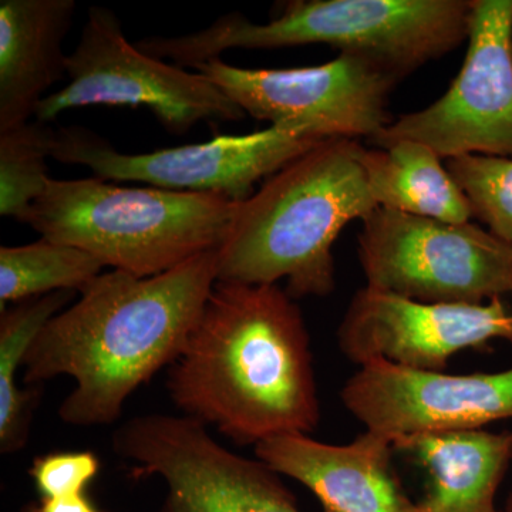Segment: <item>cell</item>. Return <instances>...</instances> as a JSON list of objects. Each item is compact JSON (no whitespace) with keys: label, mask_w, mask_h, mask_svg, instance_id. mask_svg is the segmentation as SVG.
Returning <instances> with one entry per match:
<instances>
[{"label":"cell","mask_w":512,"mask_h":512,"mask_svg":"<svg viewBox=\"0 0 512 512\" xmlns=\"http://www.w3.org/2000/svg\"><path fill=\"white\" fill-rule=\"evenodd\" d=\"M512 0H473L463 67L446 94L426 109L403 114L372 147L400 140L426 144L440 158H512Z\"/></svg>","instance_id":"obj_11"},{"label":"cell","mask_w":512,"mask_h":512,"mask_svg":"<svg viewBox=\"0 0 512 512\" xmlns=\"http://www.w3.org/2000/svg\"><path fill=\"white\" fill-rule=\"evenodd\" d=\"M192 69L271 127L349 140H367L392 123L389 96L400 83L379 64L346 53L298 69H242L221 57Z\"/></svg>","instance_id":"obj_9"},{"label":"cell","mask_w":512,"mask_h":512,"mask_svg":"<svg viewBox=\"0 0 512 512\" xmlns=\"http://www.w3.org/2000/svg\"><path fill=\"white\" fill-rule=\"evenodd\" d=\"M357 235L369 288L427 303L483 305L512 295V242L473 221L376 208Z\"/></svg>","instance_id":"obj_6"},{"label":"cell","mask_w":512,"mask_h":512,"mask_svg":"<svg viewBox=\"0 0 512 512\" xmlns=\"http://www.w3.org/2000/svg\"><path fill=\"white\" fill-rule=\"evenodd\" d=\"M336 339L359 366L386 362L443 372L461 350L494 339L512 342V305L505 298L483 305L427 303L365 286L350 299Z\"/></svg>","instance_id":"obj_12"},{"label":"cell","mask_w":512,"mask_h":512,"mask_svg":"<svg viewBox=\"0 0 512 512\" xmlns=\"http://www.w3.org/2000/svg\"><path fill=\"white\" fill-rule=\"evenodd\" d=\"M360 163L377 207L446 222L473 220L464 192L436 151L413 140L362 146Z\"/></svg>","instance_id":"obj_17"},{"label":"cell","mask_w":512,"mask_h":512,"mask_svg":"<svg viewBox=\"0 0 512 512\" xmlns=\"http://www.w3.org/2000/svg\"><path fill=\"white\" fill-rule=\"evenodd\" d=\"M146 107L168 133L184 136L198 123L241 121L247 114L204 74L148 55L130 43L111 9L93 6L67 57V83L47 94L35 120L49 124L82 107Z\"/></svg>","instance_id":"obj_7"},{"label":"cell","mask_w":512,"mask_h":512,"mask_svg":"<svg viewBox=\"0 0 512 512\" xmlns=\"http://www.w3.org/2000/svg\"><path fill=\"white\" fill-rule=\"evenodd\" d=\"M426 468L430 488L417 512L493 510L512 460V433L483 429L429 431L394 441Z\"/></svg>","instance_id":"obj_16"},{"label":"cell","mask_w":512,"mask_h":512,"mask_svg":"<svg viewBox=\"0 0 512 512\" xmlns=\"http://www.w3.org/2000/svg\"><path fill=\"white\" fill-rule=\"evenodd\" d=\"M485 512H498V511H497V510H495V508H493V510L485 511Z\"/></svg>","instance_id":"obj_26"},{"label":"cell","mask_w":512,"mask_h":512,"mask_svg":"<svg viewBox=\"0 0 512 512\" xmlns=\"http://www.w3.org/2000/svg\"><path fill=\"white\" fill-rule=\"evenodd\" d=\"M473 0H292L268 23L221 16L188 35L147 37L138 49L181 67L220 59L229 49L329 45L365 57L402 82L463 45Z\"/></svg>","instance_id":"obj_4"},{"label":"cell","mask_w":512,"mask_h":512,"mask_svg":"<svg viewBox=\"0 0 512 512\" xmlns=\"http://www.w3.org/2000/svg\"><path fill=\"white\" fill-rule=\"evenodd\" d=\"M99 471L100 458L93 451H59L36 457L29 474L40 497L60 498L86 494Z\"/></svg>","instance_id":"obj_22"},{"label":"cell","mask_w":512,"mask_h":512,"mask_svg":"<svg viewBox=\"0 0 512 512\" xmlns=\"http://www.w3.org/2000/svg\"><path fill=\"white\" fill-rule=\"evenodd\" d=\"M113 447L133 463L134 477L163 478L158 512H302L276 471L232 453L190 417H134L114 433Z\"/></svg>","instance_id":"obj_10"},{"label":"cell","mask_w":512,"mask_h":512,"mask_svg":"<svg viewBox=\"0 0 512 512\" xmlns=\"http://www.w3.org/2000/svg\"><path fill=\"white\" fill-rule=\"evenodd\" d=\"M328 140L301 130L271 127L245 136H217L205 143L151 153H120L109 141L82 127L60 128L52 158L82 165L104 181H133L148 187L215 194L244 202L255 185Z\"/></svg>","instance_id":"obj_8"},{"label":"cell","mask_w":512,"mask_h":512,"mask_svg":"<svg viewBox=\"0 0 512 512\" xmlns=\"http://www.w3.org/2000/svg\"><path fill=\"white\" fill-rule=\"evenodd\" d=\"M106 265L90 252L42 238L0 248V312L9 305L55 292L80 293Z\"/></svg>","instance_id":"obj_19"},{"label":"cell","mask_w":512,"mask_h":512,"mask_svg":"<svg viewBox=\"0 0 512 512\" xmlns=\"http://www.w3.org/2000/svg\"><path fill=\"white\" fill-rule=\"evenodd\" d=\"M37 512H104L90 501L86 494L60 498H42Z\"/></svg>","instance_id":"obj_23"},{"label":"cell","mask_w":512,"mask_h":512,"mask_svg":"<svg viewBox=\"0 0 512 512\" xmlns=\"http://www.w3.org/2000/svg\"><path fill=\"white\" fill-rule=\"evenodd\" d=\"M56 130L29 121L0 131V215L23 224L46 191L47 158H52Z\"/></svg>","instance_id":"obj_20"},{"label":"cell","mask_w":512,"mask_h":512,"mask_svg":"<svg viewBox=\"0 0 512 512\" xmlns=\"http://www.w3.org/2000/svg\"><path fill=\"white\" fill-rule=\"evenodd\" d=\"M74 0L0 2V131L35 119L46 92L67 79L64 37Z\"/></svg>","instance_id":"obj_15"},{"label":"cell","mask_w":512,"mask_h":512,"mask_svg":"<svg viewBox=\"0 0 512 512\" xmlns=\"http://www.w3.org/2000/svg\"><path fill=\"white\" fill-rule=\"evenodd\" d=\"M22 512H37V505L30 504L28 507L23 508Z\"/></svg>","instance_id":"obj_24"},{"label":"cell","mask_w":512,"mask_h":512,"mask_svg":"<svg viewBox=\"0 0 512 512\" xmlns=\"http://www.w3.org/2000/svg\"><path fill=\"white\" fill-rule=\"evenodd\" d=\"M217 266L212 251L148 278L117 269L97 276L40 330L23 382L72 377L60 419L77 427L114 423L128 397L183 352L217 284Z\"/></svg>","instance_id":"obj_2"},{"label":"cell","mask_w":512,"mask_h":512,"mask_svg":"<svg viewBox=\"0 0 512 512\" xmlns=\"http://www.w3.org/2000/svg\"><path fill=\"white\" fill-rule=\"evenodd\" d=\"M168 392L185 417L238 444L311 434L318 384L295 299L278 285L217 282L171 366Z\"/></svg>","instance_id":"obj_1"},{"label":"cell","mask_w":512,"mask_h":512,"mask_svg":"<svg viewBox=\"0 0 512 512\" xmlns=\"http://www.w3.org/2000/svg\"><path fill=\"white\" fill-rule=\"evenodd\" d=\"M393 443L366 430L335 446L309 434H284L256 444L258 460L311 490L323 512H417L393 466Z\"/></svg>","instance_id":"obj_14"},{"label":"cell","mask_w":512,"mask_h":512,"mask_svg":"<svg viewBox=\"0 0 512 512\" xmlns=\"http://www.w3.org/2000/svg\"><path fill=\"white\" fill-rule=\"evenodd\" d=\"M446 167L491 234L512 242V158L470 154L448 158Z\"/></svg>","instance_id":"obj_21"},{"label":"cell","mask_w":512,"mask_h":512,"mask_svg":"<svg viewBox=\"0 0 512 512\" xmlns=\"http://www.w3.org/2000/svg\"><path fill=\"white\" fill-rule=\"evenodd\" d=\"M505 512H512V495L508 498L507 505H505Z\"/></svg>","instance_id":"obj_25"},{"label":"cell","mask_w":512,"mask_h":512,"mask_svg":"<svg viewBox=\"0 0 512 512\" xmlns=\"http://www.w3.org/2000/svg\"><path fill=\"white\" fill-rule=\"evenodd\" d=\"M241 202L215 194L121 187L101 178L52 180L23 224L104 265L148 278L218 251Z\"/></svg>","instance_id":"obj_5"},{"label":"cell","mask_w":512,"mask_h":512,"mask_svg":"<svg viewBox=\"0 0 512 512\" xmlns=\"http://www.w3.org/2000/svg\"><path fill=\"white\" fill-rule=\"evenodd\" d=\"M340 397L366 430L392 443L429 431L483 429L512 419V367L446 375L369 363L350 377Z\"/></svg>","instance_id":"obj_13"},{"label":"cell","mask_w":512,"mask_h":512,"mask_svg":"<svg viewBox=\"0 0 512 512\" xmlns=\"http://www.w3.org/2000/svg\"><path fill=\"white\" fill-rule=\"evenodd\" d=\"M360 150L356 140L328 138L241 202L218 249L217 282L278 285L284 279L295 301L335 291L336 239L379 208Z\"/></svg>","instance_id":"obj_3"},{"label":"cell","mask_w":512,"mask_h":512,"mask_svg":"<svg viewBox=\"0 0 512 512\" xmlns=\"http://www.w3.org/2000/svg\"><path fill=\"white\" fill-rule=\"evenodd\" d=\"M511 45H512V33H511Z\"/></svg>","instance_id":"obj_27"},{"label":"cell","mask_w":512,"mask_h":512,"mask_svg":"<svg viewBox=\"0 0 512 512\" xmlns=\"http://www.w3.org/2000/svg\"><path fill=\"white\" fill-rule=\"evenodd\" d=\"M73 292H55L9 306L0 312V451L12 454L29 440L39 403V387L22 390L18 373L30 346L47 322L67 308Z\"/></svg>","instance_id":"obj_18"}]
</instances>
